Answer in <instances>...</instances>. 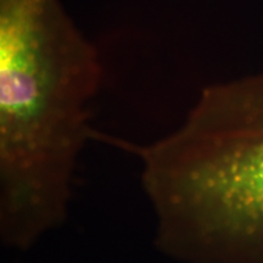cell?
Masks as SVG:
<instances>
[{"label": "cell", "mask_w": 263, "mask_h": 263, "mask_svg": "<svg viewBox=\"0 0 263 263\" xmlns=\"http://www.w3.org/2000/svg\"><path fill=\"white\" fill-rule=\"evenodd\" d=\"M97 49L61 0H0V241L34 248L70 216L94 132Z\"/></svg>", "instance_id": "cell-1"}, {"label": "cell", "mask_w": 263, "mask_h": 263, "mask_svg": "<svg viewBox=\"0 0 263 263\" xmlns=\"http://www.w3.org/2000/svg\"><path fill=\"white\" fill-rule=\"evenodd\" d=\"M154 244L178 263H263V73L202 90L184 122L144 145Z\"/></svg>", "instance_id": "cell-2"}]
</instances>
